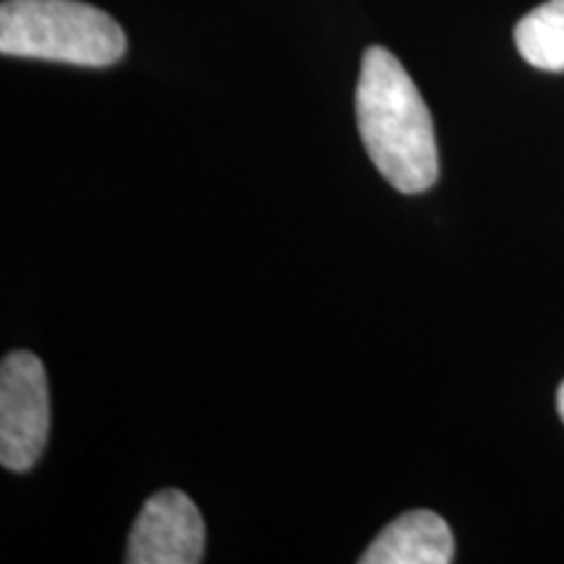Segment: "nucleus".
Returning <instances> with one entry per match:
<instances>
[{
	"label": "nucleus",
	"mask_w": 564,
	"mask_h": 564,
	"mask_svg": "<svg viewBox=\"0 0 564 564\" xmlns=\"http://www.w3.org/2000/svg\"><path fill=\"white\" fill-rule=\"evenodd\" d=\"M204 556V520L186 494L165 489L141 507L129 535V564H196Z\"/></svg>",
	"instance_id": "nucleus-4"
},
{
	"label": "nucleus",
	"mask_w": 564,
	"mask_h": 564,
	"mask_svg": "<svg viewBox=\"0 0 564 564\" xmlns=\"http://www.w3.org/2000/svg\"><path fill=\"white\" fill-rule=\"evenodd\" d=\"M556 411H560V419L564 421V382L560 387V392H556Z\"/></svg>",
	"instance_id": "nucleus-7"
},
{
	"label": "nucleus",
	"mask_w": 564,
	"mask_h": 564,
	"mask_svg": "<svg viewBox=\"0 0 564 564\" xmlns=\"http://www.w3.org/2000/svg\"><path fill=\"white\" fill-rule=\"evenodd\" d=\"M514 45L539 70H564V0H546L514 26Z\"/></svg>",
	"instance_id": "nucleus-6"
},
{
	"label": "nucleus",
	"mask_w": 564,
	"mask_h": 564,
	"mask_svg": "<svg viewBox=\"0 0 564 564\" xmlns=\"http://www.w3.org/2000/svg\"><path fill=\"white\" fill-rule=\"evenodd\" d=\"M51 434V392L45 366L30 350H13L0 366V463L30 470Z\"/></svg>",
	"instance_id": "nucleus-3"
},
{
	"label": "nucleus",
	"mask_w": 564,
	"mask_h": 564,
	"mask_svg": "<svg viewBox=\"0 0 564 564\" xmlns=\"http://www.w3.org/2000/svg\"><path fill=\"white\" fill-rule=\"evenodd\" d=\"M0 53L105 68L126 55V34L116 19L79 0H3Z\"/></svg>",
	"instance_id": "nucleus-2"
},
{
	"label": "nucleus",
	"mask_w": 564,
	"mask_h": 564,
	"mask_svg": "<svg viewBox=\"0 0 564 564\" xmlns=\"http://www.w3.org/2000/svg\"><path fill=\"white\" fill-rule=\"evenodd\" d=\"M361 141L377 171L400 194H423L440 178V152L432 112L419 87L387 47L361 58L356 89Z\"/></svg>",
	"instance_id": "nucleus-1"
},
{
	"label": "nucleus",
	"mask_w": 564,
	"mask_h": 564,
	"mask_svg": "<svg viewBox=\"0 0 564 564\" xmlns=\"http://www.w3.org/2000/svg\"><path fill=\"white\" fill-rule=\"evenodd\" d=\"M455 539L449 525L432 510L403 512L361 554V564H449Z\"/></svg>",
	"instance_id": "nucleus-5"
}]
</instances>
